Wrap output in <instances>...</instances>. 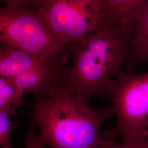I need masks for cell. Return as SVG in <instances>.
<instances>
[{"instance_id":"3","label":"cell","mask_w":148,"mask_h":148,"mask_svg":"<svg viewBox=\"0 0 148 148\" xmlns=\"http://www.w3.org/2000/svg\"><path fill=\"white\" fill-rule=\"evenodd\" d=\"M107 95L116 121L113 128L101 132L103 137L125 142L148 134V71L137 74L122 70L113 79Z\"/></svg>"},{"instance_id":"2","label":"cell","mask_w":148,"mask_h":148,"mask_svg":"<svg viewBox=\"0 0 148 148\" xmlns=\"http://www.w3.org/2000/svg\"><path fill=\"white\" fill-rule=\"evenodd\" d=\"M130 34L104 22L79 44L68 47L73 64L64 81L85 101L108 94L125 66L130 52Z\"/></svg>"},{"instance_id":"9","label":"cell","mask_w":148,"mask_h":148,"mask_svg":"<svg viewBox=\"0 0 148 148\" xmlns=\"http://www.w3.org/2000/svg\"><path fill=\"white\" fill-rule=\"evenodd\" d=\"M148 0H103L104 21L112 27L131 34L133 21Z\"/></svg>"},{"instance_id":"13","label":"cell","mask_w":148,"mask_h":148,"mask_svg":"<svg viewBox=\"0 0 148 148\" xmlns=\"http://www.w3.org/2000/svg\"><path fill=\"white\" fill-rule=\"evenodd\" d=\"M34 123V122L31 123L25 138L24 148H45L46 144L42 137L36 134Z\"/></svg>"},{"instance_id":"5","label":"cell","mask_w":148,"mask_h":148,"mask_svg":"<svg viewBox=\"0 0 148 148\" xmlns=\"http://www.w3.org/2000/svg\"><path fill=\"white\" fill-rule=\"evenodd\" d=\"M0 41L2 46L41 55L68 49L34 8H1Z\"/></svg>"},{"instance_id":"6","label":"cell","mask_w":148,"mask_h":148,"mask_svg":"<svg viewBox=\"0 0 148 148\" xmlns=\"http://www.w3.org/2000/svg\"><path fill=\"white\" fill-rule=\"evenodd\" d=\"M70 53L47 63L20 74L12 79L23 93H34L36 97L47 98L63 81L68 69L64 65Z\"/></svg>"},{"instance_id":"8","label":"cell","mask_w":148,"mask_h":148,"mask_svg":"<svg viewBox=\"0 0 148 148\" xmlns=\"http://www.w3.org/2000/svg\"><path fill=\"white\" fill-rule=\"evenodd\" d=\"M130 52L124 68L134 71L140 64L148 59V2L135 16L131 28Z\"/></svg>"},{"instance_id":"10","label":"cell","mask_w":148,"mask_h":148,"mask_svg":"<svg viewBox=\"0 0 148 148\" xmlns=\"http://www.w3.org/2000/svg\"><path fill=\"white\" fill-rule=\"evenodd\" d=\"M23 94L12 79L0 77V109L24 106Z\"/></svg>"},{"instance_id":"7","label":"cell","mask_w":148,"mask_h":148,"mask_svg":"<svg viewBox=\"0 0 148 148\" xmlns=\"http://www.w3.org/2000/svg\"><path fill=\"white\" fill-rule=\"evenodd\" d=\"M69 52L67 49L54 54L41 55L1 45L0 47V77L13 79L20 74L47 63Z\"/></svg>"},{"instance_id":"1","label":"cell","mask_w":148,"mask_h":148,"mask_svg":"<svg viewBox=\"0 0 148 148\" xmlns=\"http://www.w3.org/2000/svg\"><path fill=\"white\" fill-rule=\"evenodd\" d=\"M32 115L46 146L100 148L105 140L101 126L115 115V110L112 106L101 109L90 107L64 79L49 97H36Z\"/></svg>"},{"instance_id":"14","label":"cell","mask_w":148,"mask_h":148,"mask_svg":"<svg viewBox=\"0 0 148 148\" xmlns=\"http://www.w3.org/2000/svg\"><path fill=\"white\" fill-rule=\"evenodd\" d=\"M5 3L8 8L14 9L21 7L32 8L35 0H1Z\"/></svg>"},{"instance_id":"11","label":"cell","mask_w":148,"mask_h":148,"mask_svg":"<svg viewBox=\"0 0 148 148\" xmlns=\"http://www.w3.org/2000/svg\"><path fill=\"white\" fill-rule=\"evenodd\" d=\"M8 113L0 111V147L1 148H12L11 134L13 127Z\"/></svg>"},{"instance_id":"12","label":"cell","mask_w":148,"mask_h":148,"mask_svg":"<svg viewBox=\"0 0 148 148\" xmlns=\"http://www.w3.org/2000/svg\"><path fill=\"white\" fill-rule=\"evenodd\" d=\"M104 139L100 148H148V133L142 137L121 143L116 140Z\"/></svg>"},{"instance_id":"4","label":"cell","mask_w":148,"mask_h":148,"mask_svg":"<svg viewBox=\"0 0 148 148\" xmlns=\"http://www.w3.org/2000/svg\"><path fill=\"white\" fill-rule=\"evenodd\" d=\"M32 8L67 48L79 44L105 22L103 0H35Z\"/></svg>"}]
</instances>
